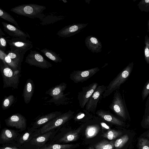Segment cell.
<instances>
[{
    "label": "cell",
    "mask_w": 149,
    "mask_h": 149,
    "mask_svg": "<svg viewBox=\"0 0 149 149\" xmlns=\"http://www.w3.org/2000/svg\"><path fill=\"white\" fill-rule=\"evenodd\" d=\"M109 108L116 115L126 120L128 113L124 98L122 97L118 89L115 92Z\"/></svg>",
    "instance_id": "obj_6"
},
{
    "label": "cell",
    "mask_w": 149,
    "mask_h": 149,
    "mask_svg": "<svg viewBox=\"0 0 149 149\" xmlns=\"http://www.w3.org/2000/svg\"><path fill=\"white\" fill-rule=\"evenodd\" d=\"M67 86L66 83L62 82L47 91L46 94L49 95L52 98L46 102H53L56 104H67L70 103L71 102L70 100L71 99L67 97L70 93L64 94V91Z\"/></svg>",
    "instance_id": "obj_3"
},
{
    "label": "cell",
    "mask_w": 149,
    "mask_h": 149,
    "mask_svg": "<svg viewBox=\"0 0 149 149\" xmlns=\"http://www.w3.org/2000/svg\"><path fill=\"white\" fill-rule=\"evenodd\" d=\"M149 94V81L144 86L142 93V100H144Z\"/></svg>",
    "instance_id": "obj_34"
},
{
    "label": "cell",
    "mask_w": 149,
    "mask_h": 149,
    "mask_svg": "<svg viewBox=\"0 0 149 149\" xmlns=\"http://www.w3.org/2000/svg\"><path fill=\"white\" fill-rule=\"evenodd\" d=\"M4 31L9 35L14 38L26 40L30 38L29 34L26 32L22 31L16 26L4 22H2Z\"/></svg>",
    "instance_id": "obj_16"
},
{
    "label": "cell",
    "mask_w": 149,
    "mask_h": 149,
    "mask_svg": "<svg viewBox=\"0 0 149 149\" xmlns=\"http://www.w3.org/2000/svg\"><path fill=\"white\" fill-rule=\"evenodd\" d=\"M145 122L147 124L149 125V116H148L145 120Z\"/></svg>",
    "instance_id": "obj_39"
},
{
    "label": "cell",
    "mask_w": 149,
    "mask_h": 149,
    "mask_svg": "<svg viewBox=\"0 0 149 149\" xmlns=\"http://www.w3.org/2000/svg\"><path fill=\"white\" fill-rule=\"evenodd\" d=\"M99 127L98 125H89L87 128L86 135L88 137H92L96 135Z\"/></svg>",
    "instance_id": "obj_31"
},
{
    "label": "cell",
    "mask_w": 149,
    "mask_h": 149,
    "mask_svg": "<svg viewBox=\"0 0 149 149\" xmlns=\"http://www.w3.org/2000/svg\"></svg>",
    "instance_id": "obj_44"
},
{
    "label": "cell",
    "mask_w": 149,
    "mask_h": 149,
    "mask_svg": "<svg viewBox=\"0 0 149 149\" xmlns=\"http://www.w3.org/2000/svg\"><path fill=\"white\" fill-rule=\"evenodd\" d=\"M86 45L92 51L98 52L102 48V45L99 41L93 36L88 37L86 39Z\"/></svg>",
    "instance_id": "obj_22"
},
{
    "label": "cell",
    "mask_w": 149,
    "mask_h": 149,
    "mask_svg": "<svg viewBox=\"0 0 149 149\" xmlns=\"http://www.w3.org/2000/svg\"><path fill=\"white\" fill-rule=\"evenodd\" d=\"M0 35H5V34L2 31L1 29H0Z\"/></svg>",
    "instance_id": "obj_40"
},
{
    "label": "cell",
    "mask_w": 149,
    "mask_h": 149,
    "mask_svg": "<svg viewBox=\"0 0 149 149\" xmlns=\"http://www.w3.org/2000/svg\"><path fill=\"white\" fill-rule=\"evenodd\" d=\"M132 70V67L129 65L120 72L107 86L106 90L103 94V97L105 98L114 91L118 89L121 85L128 79Z\"/></svg>",
    "instance_id": "obj_5"
},
{
    "label": "cell",
    "mask_w": 149,
    "mask_h": 149,
    "mask_svg": "<svg viewBox=\"0 0 149 149\" xmlns=\"http://www.w3.org/2000/svg\"><path fill=\"white\" fill-rule=\"evenodd\" d=\"M114 146L113 141L111 142L105 141L95 144V147L96 149H113Z\"/></svg>",
    "instance_id": "obj_29"
},
{
    "label": "cell",
    "mask_w": 149,
    "mask_h": 149,
    "mask_svg": "<svg viewBox=\"0 0 149 149\" xmlns=\"http://www.w3.org/2000/svg\"><path fill=\"white\" fill-rule=\"evenodd\" d=\"M107 86L98 85L91 95L85 105V109L90 112L95 114L98 102L106 89Z\"/></svg>",
    "instance_id": "obj_10"
},
{
    "label": "cell",
    "mask_w": 149,
    "mask_h": 149,
    "mask_svg": "<svg viewBox=\"0 0 149 149\" xmlns=\"http://www.w3.org/2000/svg\"><path fill=\"white\" fill-rule=\"evenodd\" d=\"M45 6L35 4H22L10 9V11L18 15L34 19H42L44 16L42 13Z\"/></svg>",
    "instance_id": "obj_2"
},
{
    "label": "cell",
    "mask_w": 149,
    "mask_h": 149,
    "mask_svg": "<svg viewBox=\"0 0 149 149\" xmlns=\"http://www.w3.org/2000/svg\"><path fill=\"white\" fill-rule=\"evenodd\" d=\"M25 62L30 65H33L42 69H48L52 64L43 57L38 52L31 50L25 58Z\"/></svg>",
    "instance_id": "obj_8"
},
{
    "label": "cell",
    "mask_w": 149,
    "mask_h": 149,
    "mask_svg": "<svg viewBox=\"0 0 149 149\" xmlns=\"http://www.w3.org/2000/svg\"><path fill=\"white\" fill-rule=\"evenodd\" d=\"M15 101V98L13 95H11L5 97L2 103V109L5 110L8 109L14 103Z\"/></svg>",
    "instance_id": "obj_28"
},
{
    "label": "cell",
    "mask_w": 149,
    "mask_h": 149,
    "mask_svg": "<svg viewBox=\"0 0 149 149\" xmlns=\"http://www.w3.org/2000/svg\"><path fill=\"white\" fill-rule=\"evenodd\" d=\"M147 136L149 137V132L148 133V134L147 135Z\"/></svg>",
    "instance_id": "obj_43"
},
{
    "label": "cell",
    "mask_w": 149,
    "mask_h": 149,
    "mask_svg": "<svg viewBox=\"0 0 149 149\" xmlns=\"http://www.w3.org/2000/svg\"><path fill=\"white\" fill-rule=\"evenodd\" d=\"M40 51L45 56L54 62L56 63L61 62L62 59L54 52L46 48Z\"/></svg>",
    "instance_id": "obj_24"
},
{
    "label": "cell",
    "mask_w": 149,
    "mask_h": 149,
    "mask_svg": "<svg viewBox=\"0 0 149 149\" xmlns=\"http://www.w3.org/2000/svg\"><path fill=\"white\" fill-rule=\"evenodd\" d=\"M62 114L61 111H55L41 116L32 123L31 127L35 129H39L45 124L58 117Z\"/></svg>",
    "instance_id": "obj_18"
},
{
    "label": "cell",
    "mask_w": 149,
    "mask_h": 149,
    "mask_svg": "<svg viewBox=\"0 0 149 149\" xmlns=\"http://www.w3.org/2000/svg\"><path fill=\"white\" fill-rule=\"evenodd\" d=\"M0 17L13 24L16 27L20 29V28L15 19L10 14L4 11L1 8H0Z\"/></svg>",
    "instance_id": "obj_26"
},
{
    "label": "cell",
    "mask_w": 149,
    "mask_h": 149,
    "mask_svg": "<svg viewBox=\"0 0 149 149\" xmlns=\"http://www.w3.org/2000/svg\"><path fill=\"white\" fill-rule=\"evenodd\" d=\"M20 131L4 128L1 130L0 136V143L2 144H14L20 135Z\"/></svg>",
    "instance_id": "obj_14"
},
{
    "label": "cell",
    "mask_w": 149,
    "mask_h": 149,
    "mask_svg": "<svg viewBox=\"0 0 149 149\" xmlns=\"http://www.w3.org/2000/svg\"><path fill=\"white\" fill-rule=\"evenodd\" d=\"M98 86L97 82H93L88 86L82 88L81 90L78 94L77 99L79 106L84 109L90 98Z\"/></svg>",
    "instance_id": "obj_13"
},
{
    "label": "cell",
    "mask_w": 149,
    "mask_h": 149,
    "mask_svg": "<svg viewBox=\"0 0 149 149\" xmlns=\"http://www.w3.org/2000/svg\"><path fill=\"white\" fill-rule=\"evenodd\" d=\"M0 49L5 52L6 51L7 43L6 38L2 36L1 35H0Z\"/></svg>",
    "instance_id": "obj_35"
},
{
    "label": "cell",
    "mask_w": 149,
    "mask_h": 149,
    "mask_svg": "<svg viewBox=\"0 0 149 149\" xmlns=\"http://www.w3.org/2000/svg\"><path fill=\"white\" fill-rule=\"evenodd\" d=\"M100 69L98 67L85 70H74L70 75V78L74 83H83L92 77Z\"/></svg>",
    "instance_id": "obj_11"
},
{
    "label": "cell",
    "mask_w": 149,
    "mask_h": 149,
    "mask_svg": "<svg viewBox=\"0 0 149 149\" xmlns=\"http://www.w3.org/2000/svg\"><path fill=\"white\" fill-rule=\"evenodd\" d=\"M6 53L8 56L21 67L24 54L23 53L18 50H16L13 52L8 50Z\"/></svg>",
    "instance_id": "obj_21"
},
{
    "label": "cell",
    "mask_w": 149,
    "mask_h": 149,
    "mask_svg": "<svg viewBox=\"0 0 149 149\" xmlns=\"http://www.w3.org/2000/svg\"><path fill=\"white\" fill-rule=\"evenodd\" d=\"M74 117L75 120H79L84 119H90L93 117V116L90 112L85 109L78 111Z\"/></svg>",
    "instance_id": "obj_27"
},
{
    "label": "cell",
    "mask_w": 149,
    "mask_h": 149,
    "mask_svg": "<svg viewBox=\"0 0 149 149\" xmlns=\"http://www.w3.org/2000/svg\"><path fill=\"white\" fill-rule=\"evenodd\" d=\"M88 149H94L93 147H90Z\"/></svg>",
    "instance_id": "obj_42"
},
{
    "label": "cell",
    "mask_w": 149,
    "mask_h": 149,
    "mask_svg": "<svg viewBox=\"0 0 149 149\" xmlns=\"http://www.w3.org/2000/svg\"><path fill=\"white\" fill-rule=\"evenodd\" d=\"M40 134L39 129L29 127L23 133L18 136L16 143L13 144L21 147L33 138Z\"/></svg>",
    "instance_id": "obj_15"
},
{
    "label": "cell",
    "mask_w": 149,
    "mask_h": 149,
    "mask_svg": "<svg viewBox=\"0 0 149 149\" xmlns=\"http://www.w3.org/2000/svg\"><path fill=\"white\" fill-rule=\"evenodd\" d=\"M6 40L10 46V50L12 52L18 50L25 54L27 51L33 47L32 42L27 39H23L18 38L8 39L6 38Z\"/></svg>",
    "instance_id": "obj_9"
},
{
    "label": "cell",
    "mask_w": 149,
    "mask_h": 149,
    "mask_svg": "<svg viewBox=\"0 0 149 149\" xmlns=\"http://www.w3.org/2000/svg\"><path fill=\"white\" fill-rule=\"evenodd\" d=\"M87 24H77L65 26L59 30L57 34L61 37H68L71 36L73 33L85 27Z\"/></svg>",
    "instance_id": "obj_20"
},
{
    "label": "cell",
    "mask_w": 149,
    "mask_h": 149,
    "mask_svg": "<svg viewBox=\"0 0 149 149\" xmlns=\"http://www.w3.org/2000/svg\"><path fill=\"white\" fill-rule=\"evenodd\" d=\"M145 1L146 3H148V2H149V0H145Z\"/></svg>",
    "instance_id": "obj_41"
},
{
    "label": "cell",
    "mask_w": 149,
    "mask_h": 149,
    "mask_svg": "<svg viewBox=\"0 0 149 149\" xmlns=\"http://www.w3.org/2000/svg\"><path fill=\"white\" fill-rule=\"evenodd\" d=\"M34 84L33 81L31 79L26 81L23 89V96L26 104H29L33 96L34 90Z\"/></svg>",
    "instance_id": "obj_19"
},
{
    "label": "cell",
    "mask_w": 149,
    "mask_h": 149,
    "mask_svg": "<svg viewBox=\"0 0 149 149\" xmlns=\"http://www.w3.org/2000/svg\"><path fill=\"white\" fill-rule=\"evenodd\" d=\"M96 114L97 116L106 121L119 126H124L125 123L117 118L109 111L98 110Z\"/></svg>",
    "instance_id": "obj_17"
},
{
    "label": "cell",
    "mask_w": 149,
    "mask_h": 149,
    "mask_svg": "<svg viewBox=\"0 0 149 149\" xmlns=\"http://www.w3.org/2000/svg\"><path fill=\"white\" fill-rule=\"evenodd\" d=\"M0 59L4 61L7 65L14 70H21V67L19 66L12 59L8 56L5 52L0 49Z\"/></svg>",
    "instance_id": "obj_23"
},
{
    "label": "cell",
    "mask_w": 149,
    "mask_h": 149,
    "mask_svg": "<svg viewBox=\"0 0 149 149\" xmlns=\"http://www.w3.org/2000/svg\"><path fill=\"white\" fill-rule=\"evenodd\" d=\"M145 55L146 58L149 57V49L148 48H146L145 50Z\"/></svg>",
    "instance_id": "obj_38"
},
{
    "label": "cell",
    "mask_w": 149,
    "mask_h": 149,
    "mask_svg": "<svg viewBox=\"0 0 149 149\" xmlns=\"http://www.w3.org/2000/svg\"><path fill=\"white\" fill-rule=\"evenodd\" d=\"M129 138L127 134H125L116 140L114 143L115 147L120 148L122 147L129 140Z\"/></svg>",
    "instance_id": "obj_30"
},
{
    "label": "cell",
    "mask_w": 149,
    "mask_h": 149,
    "mask_svg": "<svg viewBox=\"0 0 149 149\" xmlns=\"http://www.w3.org/2000/svg\"><path fill=\"white\" fill-rule=\"evenodd\" d=\"M74 113V111L69 110L62 113L58 117L51 120L39 129L40 134L57 129L70 120Z\"/></svg>",
    "instance_id": "obj_7"
},
{
    "label": "cell",
    "mask_w": 149,
    "mask_h": 149,
    "mask_svg": "<svg viewBox=\"0 0 149 149\" xmlns=\"http://www.w3.org/2000/svg\"><path fill=\"white\" fill-rule=\"evenodd\" d=\"M100 124L103 127L107 129H110L109 127L105 123L101 121L100 122Z\"/></svg>",
    "instance_id": "obj_37"
},
{
    "label": "cell",
    "mask_w": 149,
    "mask_h": 149,
    "mask_svg": "<svg viewBox=\"0 0 149 149\" xmlns=\"http://www.w3.org/2000/svg\"><path fill=\"white\" fill-rule=\"evenodd\" d=\"M73 146L72 144L48 143L40 149H70Z\"/></svg>",
    "instance_id": "obj_25"
},
{
    "label": "cell",
    "mask_w": 149,
    "mask_h": 149,
    "mask_svg": "<svg viewBox=\"0 0 149 149\" xmlns=\"http://www.w3.org/2000/svg\"><path fill=\"white\" fill-rule=\"evenodd\" d=\"M58 128L38 135L21 147L24 149H40L51 141L56 133Z\"/></svg>",
    "instance_id": "obj_4"
},
{
    "label": "cell",
    "mask_w": 149,
    "mask_h": 149,
    "mask_svg": "<svg viewBox=\"0 0 149 149\" xmlns=\"http://www.w3.org/2000/svg\"><path fill=\"white\" fill-rule=\"evenodd\" d=\"M0 70L3 81V88L17 89L19 82L21 70H14L3 60H1Z\"/></svg>",
    "instance_id": "obj_1"
},
{
    "label": "cell",
    "mask_w": 149,
    "mask_h": 149,
    "mask_svg": "<svg viewBox=\"0 0 149 149\" xmlns=\"http://www.w3.org/2000/svg\"><path fill=\"white\" fill-rule=\"evenodd\" d=\"M0 149H24L22 147H20L13 144H3L0 148Z\"/></svg>",
    "instance_id": "obj_36"
},
{
    "label": "cell",
    "mask_w": 149,
    "mask_h": 149,
    "mask_svg": "<svg viewBox=\"0 0 149 149\" xmlns=\"http://www.w3.org/2000/svg\"><path fill=\"white\" fill-rule=\"evenodd\" d=\"M122 132L120 131L114 130L109 131L106 135H105V137H106L108 139L110 140H113L121 135Z\"/></svg>",
    "instance_id": "obj_33"
},
{
    "label": "cell",
    "mask_w": 149,
    "mask_h": 149,
    "mask_svg": "<svg viewBox=\"0 0 149 149\" xmlns=\"http://www.w3.org/2000/svg\"><path fill=\"white\" fill-rule=\"evenodd\" d=\"M138 146L139 149H149V140L143 138H139Z\"/></svg>",
    "instance_id": "obj_32"
},
{
    "label": "cell",
    "mask_w": 149,
    "mask_h": 149,
    "mask_svg": "<svg viewBox=\"0 0 149 149\" xmlns=\"http://www.w3.org/2000/svg\"><path fill=\"white\" fill-rule=\"evenodd\" d=\"M6 125L9 127H15L22 131L26 128V119L21 114L16 113L13 114L5 120Z\"/></svg>",
    "instance_id": "obj_12"
}]
</instances>
